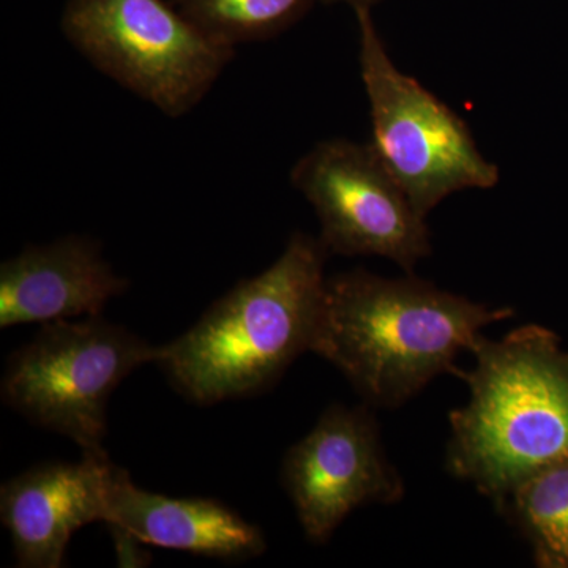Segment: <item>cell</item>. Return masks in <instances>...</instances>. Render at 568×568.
Wrapping results in <instances>:
<instances>
[{
    "label": "cell",
    "instance_id": "obj_1",
    "mask_svg": "<svg viewBox=\"0 0 568 568\" xmlns=\"http://www.w3.org/2000/svg\"><path fill=\"white\" fill-rule=\"evenodd\" d=\"M488 306L406 274L384 278L365 268L328 276L312 353L331 362L366 405L396 409L435 377L457 375L484 328L510 320Z\"/></svg>",
    "mask_w": 568,
    "mask_h": 568
},
{
    "label": "cell",
    "instance_id": "obj_2",
    "mask_svg": "<svg viewBox=\"0 0 568 568\" xmlns=\"http://www.w3.org/2000/svg\"><path fill=\"white\" fill-rule=\"evenodd\" d=\"M328 256L320 237L291 235L271 267L235 284L185 334L160 346L155 364L171 386L201 406L274 387L315 345Z\"/></svg>",
    "mask_w": 568,
    "mask_h": 568
},
{
    "label": "cell",
    "instance_id": "obj_3",
    "mask_svg": "<svg viewBox=\"0 0 568 568\" xmlns=\"http://www.w3.org/2000/svg\"><path fill=\"white\" fill-rule=\"evenodd\" d=\"M473 369H458L469 399L448 414L446 466L499 506L523 481L568 459V353L541 325L481 338Z\"/></svg>",
    "mask_w": 568,
    "mask_h": 568
},
{
    "label": "cell",
    "instance_id": "obj_4",
    "mask_svg": "<svg viewBox=\"0 0 568 568\" xmlns=\"http://www.w3.org/2000/svg\"><path fill=\"white\" fill-rule=\"evenodd\" d=\"M153 346L102 316L41 324L7 361L2 402L26 420L69 437L82 454L108 455V403L126 376L155 364Z\"/></svg>",
    "mask_w": 568,
    "mask_h": 568
},
{
    "label": "cell",
    "instance_id": "obj_5",
    "mask_svg": "<svg viewBox=\"0 0 568 568\" xmlns=\"http://www.w3.org/2000/svg\"><path fill=\"white\" fill-rule=\"evenodd\" d=\"M61 28L93 69L171 119L203 102L235 54L166 0H69Z\"/></svg>",
    "mask_w": 568,
    "mask_h": 568
},
{
    "label": "cell",
    "instance_id": "obj_6",
    "mask_svg": "<svg viewBox=\"0 0 568 568\" xmlns=\"http://www.w3.org/2000/svg\"><path fill=\"white\" fill-rule=\"evenodd\" d=\"M358 63L369 103L372 148L424 216L450 194L489 190L499 166L478 149L465 119L398 69L373 10H355Z\"/></svg>",
    "mask_w": 568,
    "mask_h": 568
},
{
    "label": "cell",
    "instance_id": "obj_7",
    "mask_svg": "<svg viewBox=\"0 0 568 568\" xmlns=\"http://www.w3.org/2000/svg\"><path fill=\"white\" fill-rule=\"evenodd\" d=\"M291 183L315 209L328 254L384 257L406 274L432 254L426 216L369 142H317L294 164Z\"/></svg>",
    "mask_w": 568,
    "mask_h": 568
},
{
    "label": "cell",
    "instance_id": "obj_8",
    "mask_svg": "<svg viewBox=\"0 0 568 568\" xmlns=\"http://www.w3.org/2000/svg\"><path fill=\"white\" fill-rule=\"evenodd\" d=\"M284 491L294 504L305 537L331 540L355 508L399 503L402 474L388 462L373 407L328 406L315 428L284 455Z\"/></svg>",
    "mask_w": 568,
    "mask_h": 568
},
{
    "label": "cell",
    "instance_id": "obj_9",
    "mask_svg": "<svg viewBox=\"0 0 568 568\" xmlns=\"http://www.w3.org/2000/svg\"><path fill=\"white\" fill-rule=\"evenodd\" d=\"M112 465L108 455L44 463L0 488V518L21 568H61L73 534L106 517Z\"/></svg>",
    "mask_w": 568,
    "mask_h": 568
},
{
    "label": "cell",
    "instance_id": "obj_10",
    "mask_svg": "<svg viewBox=\"0 0 568 568\" xmlns=\"http://www.w3.org/2000/svg\"><path fill=\"white\" fill-rule=\"evenodd\" d=\"M129 287L88 235L29 245L0 264V327L102 316Z\"/></svg>",
    "mask_w": 568,
    "mask_h": 568
},
{
    "label": "cell",
    "instance_id": "obj_11",
    "mask_svg": "<svg viewBox=\"0 0 568 568\" xmlns=\"http://www.w3.org/2000/svg\"><path fill=\"white\" fill-rule=\"evenodd\" d=\"M104 525L140 544L242 562L267 549L263 530L209 497H170L133 484L115 466L108 489Z\"/></svg>",
    "mask_w": 568,
    "mask_h": 568
},
{
    "label": "cell",
    "instance_id": "obj_12",
    "mask_svg": "<svg viewBox=\"0 0 568 568\" xmlns=\"http://www.w3.org/2000/svg\"><path fill=\"white\" fill-rule=\"evenodd\" d=\"M496 510L526 538L538 567L568 568V459L519 484Z\"/></svg>",
    "mask_w": 568,
    "mask_h": 568
},
{
    "label": "cell",
    "instance_id": "obj_13",
    "mask_svg": "<svg viewBox=\"0 0 568 568\" xmlns=\"http://www.w3.org/2000/svg\"><path fill=\"white\" fill-rule=\"evenodd\" d=\"M216 43L234 48L275 39L304 20L320 0H170Z\"/></svg>",
    "mask_w": 568,
    "mask_h": 568
},
{
    "label": "cell",
    "instance_id": "obj_14",
    "mask_svg": "<svg viewBox=\"0 0 568 568\" xmlns=\"http://www.w3.org/2000/svg\"><path fill=\"white\" fill-rule=\"evenodd\" d=\"M321 3H327V6H334V3H345L351 9L355 10H373L381 2V0H320Z\"/></svg>",
    "mask_w": 568,
    "mask_h": 568
}]
</instances>
